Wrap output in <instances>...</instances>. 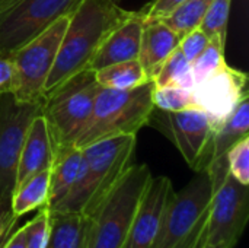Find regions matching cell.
Instances as JSON below:
<instances>
[{"mask_svg":"<svg viewBox=\"0 0 249 248\" xmlns=\"http://www.w3.org/2000/svg\"><path fill=\"white\" fill-rule=\"evenodd\" d=\"M131 13L133 10L121 7L114 0H80L69 13V22L42 98L86 70L105 37Z\"/></svg>","mask_w":249,"mask_h":248,"instance_id":"6da1fadb","label":"cell"},{"mask_svg":"<svg viewBox=\"0 0 249 248\" xmlns=\"http://www.w3.org/2000/svg\"><path fill=\"white\" fill-rule=\"evenodd\" d=\"M19 219L20 218H18L10 208V200L0 199V248H3L10 235L16 231Z\"/></svg>","mask_w":249,"mask_h":248,"instance_id":"f546056e","label":"cell"},{"mask_svg":"<svg viewBox=\"0 0 249 248\" xmlns=\"http://www.w3.org/2000/svg\"><path fill=\"white\" fill-rule=\"evenodd\" d=\"M19 1H20V0H0V12H3V10L12 7L13 4L19 3Z\"/></svg>","mask_w":249,"mask_h":248,"instance_id":"836d02e7","label":"cell"},{"mask_svg":"<svg viewBox=\"0 0 249 248\" xmlns=\"http://www.w3.org/2000/svg\"><path fill=\"white\" fill-rule=\"evenodd\" d=\"M155 88L175 86L193 91L196 88L191 63L184 57L179 48H177L162 64L160 70L152 80Z\"/></svg>","mask_w":249,"mask_h":248,"instance_id":"7402d4cb","label":"cell"},{"mask_svg":"<svg viewBox=\"0 0 249 248\" xmlns=\"http://www.w3.org/2000/svg\"><path fill=\"white\" fill-rule=\"evenodd\" d=\"M50 196V170L41 171L18 184L10 197V208L18 218L45 208Z\"/></svg>","mask_w":249,"mask_h":248,"instance_id":"ffe728a7","label":"cell"},{"mask_svg":"<svg viewBox=\"0 0 249 248\" xmlns=\"http://www.w3.org/2000/svg\"><path fill=\"white\" fill-rule=\"evenodd\" d=\"M229 174L244 186H249V136L236 142L226 153Z\"/></svg>","mask_w":249,"mask_h":248,"instance_id":"83f0119b","label":"cell"},{"mask_svg":"<svg viewBox=\"0 0 249 248\" xmlns=\"http://www.w3.org/2000/svg\"><path fill=\"white\" fill-rule=\"evenodd\" d=\"M136 136L120 134L82 148L79 177L69 196L51 212L90 216L133 165Z\"/></svg>","mask_w":249,"mask_h":248,"instance_id":"7a4b0ae2","label":"cell"},{"mask_svg":"<svg viewBox=\"0 0 249 248\" xmlns=\"http://www.w3.org/2000/svg\"><path fill=\"white\" fill-rule=\"evenodd\" d=\"M41 108L42 99L19 101L12 92L0 94V199L12 197L23 140Z\"/></svg>","mask_w":249,"mask_h":248,"instance_id":"9c48e42d","label":"cell"},{"mask_svg":"<svg viewBox=\"0 0 249 248\" xmlns=\"http://www.w3.org/2000/svg\"><path fill=\"white\" fill-rule=\"evenodd\" d=\"M82 165V149L69 146L55 151L50 168V196L47 208L55 209L71 191Z\"/></svg>","mask_w":249,"mask_h":248,"instance_id":"ac0fdd59","label":"cell"},{"mask_svg":"<svg viewBox=\"0 0 249 248\" xmlns=\"http://www.w3.org/2000/svg\"><path fill=\"white\" fill-rule=\"evenodd\" d=\"M249 218V186L231 174L213 190L207 216L206 244H229L235 248Z\"/></svg>","mask_w":249,"mask_h":248,"instance_id":"8fae6325","label":"cell"},{"mask_svg":"<svg viewBox=\"0 0 249 248\" xmlns=\"http://www.w3.org/2000/svg\"><path fill=\"white\" fill-rule=\"evenodd\" d=\"M95 79L102 88L120 91L134 89L150 82L137 58L99 69L95 72Z\"/></svg>","mask_w":249,"mask_h":248,"instance_id":"44dd1931","label":"cell"},{"mask_svg":"<svg viewBox=\"0 0 249 248\" xmlns=\"http://www.w3.org/2000/svg\"><path fill=\"white\" fill-rule=\"evenodd\" d=\"M99 88L95 72L86 69L42 98L41 115L45 118L54 153L58 149L74 146L92 113Z\"/></svg>","mask_w":249,"mask_h":248,"instance_id":"8992f818","label":"cell"},{"mask_svg":"<svg viewBox=\"0 0 249 248\" xmlns=\"http://www.w3.org/2000/svg\"><path fill=\"white\" fill-rule=\"evenodd\" d=\"M179 39L181 37L162 19L144 20L137 60L150 82L155 79L165 60L178 48Z\"/></svg>","mask_w":249,"mask_h":248,"instance_id":"e0dca14e","label":"cell"},{"mask_svg":"<svg viewBox=\"0 0 249 248\" xmlns=\"http://www.w3.org/2000/svg\"><path fill=\"white\" fill-rule=\"evenodd\" d=\"M80 0H20L0 12V53L12 54L38 37Z\"/></svg>","mask_w":249,"mask_h":248,"instance_id":"30bf717a","label":"cell"},{"mask_svg":"<svg viewBox=\"0 0 249 248\" xmlns=\"http://www.w3.org/2000/svg\"><path fill=\"white\" fill-rule=\"evenodd\" d=\"M50 215L47 248H88V216L51 210Z\"/></svg>","mask_w":249,"mask_h":248,"instance_id":"d6986e66","label":"cell"},{"mask_svg":"<svg viewBox=\"0 0 249 248\" xmlns=\"http://www.w3.org/2000/svg\"><path fill=\"white\" fill-rule=\"evenodd\" d=\"M12 91V61L9 54L0 53V94Z\"/></svg>","mask_w":249,"mask_h":248,"instance_id":"1f68e13d","label":"cell"},{"mask_svg":"<svg viewBox=\"0 0 249 248\" xmlns=\"http://www.w3.org/2000/svg\"><path fill=\"white\" fill-rule=\"evenodd\" d=\"M114 1H117V3H118V1H120V0H114Z\"/></svg>","mask_w":249,"mask_h":248,"instance_id":"8d00e7d4","label":"cell"},{"mask_svg":"<svg viewBox=\"0 0 249 248\" xmlns=\"http://www.w3.org/2000/svg\"><path fill=\"white\" fill-rule=\"evenodd\" d=\"M69 15L58 18L38 37L10 54L12 94L19 101H41L53 70Z\"/></svg>","mask_w":249,"mask_h":248,"instance_id":"52a82bcc","label":"cell"},{"mask_svg":"<svg viewBox=\"0 0 249 248\" xmlns=\"http://www.w3.org/2000/svg\"><path fill=\"white\" fill-rule=\"evenodd\" d=\"M50 210L38 209V213L22 227L25 248H47L50 237Z\"/></svg>","mask_w":249,"mask_h":248,"instance_id":"4316f807","label":"cell"},{"mask_svg":"<svg viewBox=\"0 0 249 248\" xmlns=\"http://www.w3.org/2000/svg\"><path fill=\"white\" fill-rule=\"evenodd\" d=\"M248 76L228 63L193 89L196 107L206 113L214 130L232 114L235 107L248 96Z\"/></svg>","mask_w":249,"mask_h":248,"instance_id":"7c38bea8","label":"cell"},{"mask_svg":"<svg viewBox=\"0 0 249 248\" xmlns=\"http://www.w3.org/2000/svg\"><path fill=\"white\" fill-rule=\"evenodd\" d=\"M225 47H226V41H222L219 38H212L207 47L203 50V53L191 63V70L194 75L196 85L201 83L203 80L210 77L213 73H216L219 69H222L226 64Z\"/></svg>","mask_w":249,"mask_h":248,"instance_id":"cb8c5ba5","label":"cell"},{"mask_svg":"<svg viewBox=\"0 0 249 248\" xmlns=\"http://www.w3.org/2000/svg\"><path fill=\"white\" fill-rule=\"evenodd\" d=\"M203 248H233L232 246H229V244H203Z\"/></svg>","mask_w":249,"mask_h":248,"instance_id":"e575fe53","label":"cell"},{"mask_svg":"<svg viewBox=\"0 0 249 248\" xmlns=\"http://www.w3.org/2000/svg\"><path fill=\"white\" fill-rule=\"evenodd\" d=\"M3 248H25L22 227L16 228V231L10 235V238L6 241V244L3 246Z\"/></svg>","mask_w":249,"mask_h":248,"instance_id":"d6a6232c","label":"cell"},{"mask_svg":"<svg viewBox=\"0 0 249 248\" xmlns=\"http://www.w3.org/2000/svg\"><path fill=\"white\" fill-rule=\"evenodd\" d=\"M212 0H185L169 16L162 19L179 37L200 28Z\"/></svg>","mask_w":249,"mask_h":248,"instance_id":"603a6c76","label":"cell"},{"mask_svg":"<svg viewBox=\"0 0 249 248\" xmlns=\"http://www.w3.org/2000/svg\"><path fill=\"white\" fill-rule=\"evenodd\" d=\"M53 161H54V145L45 118L41 114H38L32 120L23 140L19 164H18L15 187L32 175L50 170Z\"/></svg>","mask_w":249,"mask_h":248,"instance_id":"2e32d148","label":"cell"},{"mask_svg":"<svg viewBox=\"0 0 249 248\" xmlns=\"http://www.w3.org/2000/svg\"><path fill=\"white\" fill-rule=\"evenodd\" d=\"M203 244H204V243H203ZM203 244H201V246H200V247H197V248H203Z\"/></svg>","mask_w":249,"mask_h":248,"instance_id":"d590c367","label":"cell"},{"mask_svg":"<svg viewBox=\"0 0 249 248\" xmlns=\"http://www.w3.org/2000/svg\"><path fill=\"white\" fill-rule=\"evenodd\" d=\"M143 13L133 12L123 23L115 26L101 42L88 69L96 72L107 66L136 60L139 57L140 38L143 31Z\"/></svg>","mask_w":249,"mask_h":248,"instance_id":"9a60e30c","label":"cell"},{"mask_svg":"<svg viewBox=\"0 0 249 248\" xmlns=\"http://www.w3.org/2000/svg\"><path fill=\"white\" fill-rule=\"evenodd\" d=\"M249 136V98H244L232 114L214 130L212 140V153L206 171L212 180L213 190L229 174L226 153L242 137Z\"/></svg>","mask_w":249,"mask_h":248,"instance_id":"5bb4252c","label":"cell"},{"mask_svg":"<svg viewBox=\"0 0 249 248\" xmlns=\"http://www.w3.org/2000/svg\"><path fill=\"white\" fill-rule=\"evenodd\" d=\"M213 197L206 170L179 191H174L152 248H197L204 243L209 209Z\"/></svg>","mask_w":249,"mask_h":248,"instance_id":"5b68a950","label":"cell"},{"mask_svg":"<svg viewBox=\"0 0 249 248\" xmlns=\"http://www.w3.org/2000/svg\"><path fill=\"white\" fill-rule=\"evenodd\" d=\"M209 41H210V38L207 37V34L201 28H196L181 37L178 48L181 50L184 57L190 63H193L207 47Z\"/></svg>","mask_w":249,"mask_h":248,"instance_id":"f1b7e54d","label":"cell"},{"mask_svg":"<svg viewBox=\"0 0 249 248\" xmlns=\"http://www.w3.org/2000/svg\"><path fill=\"white\" fill-rule=\"evenodd\" d=\"M152 177L146 164H133L124 172L96 210L88 216V248H123L140 199Z\"/></svg>","mask_w":249,"mask_h":248,"instance_id":"277c9868","label":"cell"},{"mask_svg":"<svg viewBox=\"0 0 249 248\" xmlns=\"http://www.w3.org/2000/svg\"><path fill=\"white\" fill-rule=\"evenodd\" d=\"M174 191L172 181L168 177L159 175L150 178L123 248H152Z\"/></svg>","mask_w":249,"mask_h":248,"instance_id":"4fadbf2b","label":"cell"},{"mask_svg":"<svg viewBox=\"0 0 249 248\" xmlns=\"http://www.w3.org/2000/svg\"><path fill=\"white\" fill-rule=\"evenodd\" d=\"M152 102L156 110L162 111H184L197 108L193 91L175 88V86H165V88H155L152 91Z\"/></svg>","mask_w":249,"mask_h":248,"instance_id":"d4e9b609","label":"cell"},{"mask_svg":"<svg viewBox=\"0 0 249 248\" xmlns=\"http://www.w3.org/2000/svg\"><path fill=\"white\" fill-rule=\"evenodd\" d=\"M231 7L232 0H212L207 13L200 25V28L207 34L210 39L219 38L222 41H226Z\"/></svg>","mask_w":249,"mask_h":248,"instance_id":"484cf974","label":"cell"},{"mask_svg":"<svg viewBox=\"0 0 249 248\" xmlns=\"http://www.w3.org/2000/svg\"><path fill=\"white\" fill-rule=\"evenodd\" d=\"M147 126L166 136L191 170L196 172L206 170L214 134V126L206 113L198 108L174 113L155 108Z\"/></svg>","mask_w":249,"mask_h":248,"instance_id":"ba28073f","label":"cell"},{"mask_svg":"<svg viewBox=\"0 0 249 248\" xmlns=\"http://www.w3.org/2000/svg\"><path fill=\"white\" fill-rule=\"evenodd\" d=\"M153 82H147L139 88L120 91L99 88L92 113L74 142V146L82 149L101 139L133 134L147 126L155 110L152 102Z\"/></svg>","mask_w":249,"mask_h":248,"instance_id":"3957f363","label":"cell"},{"mask_svg":"<svg viewBox=\"0 0 249 248\" xmlns=\"http://www.w3.org/2000/svg\"><path fill=\"white\" fill-rule=\"evenodd\" d=\"M185 0H153L140 12L143 13L144 20L150 19H165L169 16L177 7H179Z\"/></svg>","mask_w":249,"mask_h":248,"instance_id":"4dcf8cb0","label":"cell"}]
</instances>
